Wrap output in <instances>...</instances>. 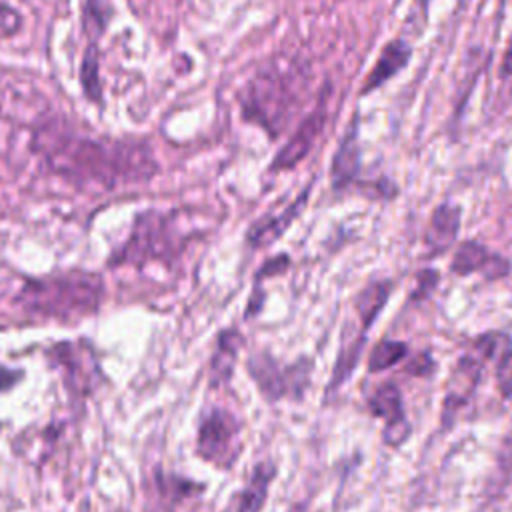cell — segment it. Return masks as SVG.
I'll return each instance as SVG.
<instances>
[{
	"label": "cell",
	"instance_id": "cell-10",
	"mask_svg": "<svg viewBox=\"0 0 512 512\" xmlns=\"http://www.w3.org/2000/svg\"><path fill=\"white\" fill-rule=\"evenodd\" d=\"M308 192H310V188H304V190L300 192V196H298L294 202H290L288 206H284V210H280L278 214L264 216V218L256 220V222L248 228L246 240H248L254 248H260V246H266V244H272L274 240H278V238L292 226V222L300 216V212L306 208Z\"/></svg>",
	"mask_w": 512,
	"mask_h": 512
},
{
	"label": "cell",
	"instance_id": "cell-25",
	"mask_svg": "<svg viewBox=\"0 0 512 512\" xmlns=\"http://www.w3.org/2000/svg\"><path fill=\"white\" fill-rule=\"evenodd\" d=\"M432 368H434V362H432V358H430V354L428 352H422V354H418L410 364H408V372L410 374H416V376H424V374H430L432 372Z\"/></svg>",
	"mask_w": 512,
	"mask_h": 512
},
{
	"label": "cell",
	"instance_id": "cell-17",
	"mask_svg": "<svg viewBox=\"0 0 512 512\" xmlns=\"http://www.w3.org/2000/svg\"><path fill=\"white\" fill-rule=\"evenodd\" d=\"M240 334L236 330H224L218 338V346H216V354L212 358V374L216 380H228L232 370H234V362L238 356V348H240Z\"/></svg>",
	"mask_w": 512,
	"mask_h": 512
},
{
	"label": "cell",
	"instance_id": "cell-21",
	"mask_svg": "<svg viewBox=\"0 0 512 512\" xmlns=\"http://www.w3.org/2000/svg\"><path fill=\"white\" fill-rule=\"evenodd\" d=\"M108 4L102 0H88L84 6V28L86 32H100L108 20Z\"/></svg>",
	"mask_w": 512,
	"mask_h": 512
},
{
	"label": "cell",
	"instance_id": "cell-9",
	"mask_svg": "<svg viewBox=\"0 0 512 512\" xmlns=\"http://www.w3.org/2000/svg\"><path fill=\"white\" fill-rule=\"evenodd\" d=\"M450 270L458 276H468L472 272H480L488 280H496L508 274L510 264L500 254L490 252L480 242H462L452 258Z\"/></svg>",
	"mask_w": 512,
	"mask_h": 512
},
{
	"label": "cell",
	"instance_id": "cell-2",
	"mask_svg": "<svg viewBox=\"0 0 512 512\" xmlns=\"http://www.w3.org/2000/svg\"><path fill=\"white\" fill-rule=\"evenodd\" d=\"M102 294L104 284L98 274L72 270L28 280L18 292V304L30 314L74 320L94 314Z\"/></svg>",
	"mask_w": 512,
	"mask_h": 512
},
{
	"label": "cell",
	"instance_id": "cell-16",
	"mask_svg": "<svg viewBox=\"0 0 512 512\" xmlns=\"http://www.w3.org/2000/svg\"><path fill=\"white\" fill-rule=\"evenodd\" d=\"M390 290L392 284L388 280H374L356 296V312L360 316L364 332L372 326V322L388 302Z\"/></svg>",
	"mask_w": 512,
	"mask_h": 512
},
{
	"label": "cell",
	"instance_id": "cell-24",
	"mask_svg": "<svg viewBox=\"0 0 512 512\" xmlns=\"http://www.w3.org/2000/svg\"><path fill=\"white\" fill-rule=\"evenodd\" d=\"M288 264H290L288 256H286V254H278V256H274V258L266 260V264L258 270L256 280H260L262 276H264V278H268V276H276V274L284 272V270L288 268Z\"/></svg>",
	"mask_w": 512,
	"mask_h": 512
},
{
	"label": "cell",
	"instance_id": "cell-22",
	"mask_svg": "<svg viewBox=\"0 0 512 512\" xmlns=\"http://www.w3.org/2000/svg\"><path fill=\"white\" fill-rule=\"evenodd\" d=\"M22 24V16L18 14V10H14L10 4L0 2V38L12 36L20 30Z\"/></svg>",
	"mask_w": 512,
	"mask_h": 512
},
{
	"label": "cell",
	"instance_id": "cell-8",
	"mask_svg": "<svg viewBox=\"0 0 512 512\" xmlns=\"http://www.w3.org/2000/svg\"><path fill=\"white\" fill-rule=\"evenodd\" d=\"M324 106L320 104L312 114H308L300 126L296 128V132L288 138V142L278 150V154L274 156L270 168L274 172L278 170H290L294 168L298 162H302L308 152L312 150V146L316 144L322 128H324Z\"/></svg>",
	"mask_w": 512,
	"mask_h": 512
},
{
	"label": "cell",
	"instance_id": "cell-12",
	"mask_svg": "<svg viewBox=\"0 0 512 512\" xmlns=\"http://www.w3.org/2000/svg\"><path fill=\"white\" fill-rule=\"evenodd\" d=\"M358 170H360V146H358V124L354 118L332 156V164H330L332 186L336 190L346 188L350 182L356 180Z\"/></svg>",
	"mask_w": 512,
	"mask_h": 512
},
{
	"label": "cell",
	"instance_id": "cell-27",
	"mask_svg": "<svg viewBox=\"0 0 512 512\" xmlns=\"http://www.w3.org/2000/svg\"><path fill=\"white\" fill-rule=\"evenodd\" d=\"M14 380H16V372L6 370V368H0V388L10 386Z\"/></svg>",
	"mask_w": 512,
	"mask_h": 512
},
{
	"label": "cell",
	"instance_id": "cell-5",
	"mask_svg": "<svg viewBox=\"0 0 512 512\" xmlns=\"http://www.w3.org/2000/svg\"><path fill=\"white\" fill-rule=\"evenodd\" d=\"M248 372L254 378L260 392L270 400H280L282 396H298L308 382L310 362L304 358L302 366L292 364L280 368L278 362L268 352H258L248 362Z\"/></svg>",
	"mask_w": 512,
	"mask_h": 512
},
{
	"label": "cell",
	"instance_id": "cell-1",
	"mask_svg": "<svg viewBox=\"0 0 512 512\" xmlns=\"http://www.w3.org/2000/svg\"><path fill=\"white\" fill-rule=\"evenodd\" d=\"M32 152L54 176L76 186L116 190L148 182L158 172L144 142L84 134L60 118L34 130Z\"/></svg>",
	"mask_w": 512,
	"mask_h": 512
},
{
	"label": "cell",
	"instance_id": "cell-11",
	"mask_svg": "<svg viewBox=\"0 0 512 512\" xmlns=\"http://www.w3.org/2000/svg\"><path fill=\"white\" fill-rule=\"evenodd\" d=\"M476 352L496 362V384L504 398H512V338L504 332L482 334L476 342Z\"/></svg>",
	"mask_w": 512,
	"mask_h": 512
},
{
	"label": "cell",
	"instance_id": "cell-18",
	"mask_svg": "<svg viewBox=\"0 0 512 512\" xmlns=\"http://www.w3.org/2000/svg\"><path fill=\"white\" fill-rule=\"evenodd\" d=\"M408 354V346L400 340H382L378 342L368 356V372H382L402 362Z\"/></svg>",
	"mask_w": 512,
	"mask_h": 512
},
{
	"label": "cell",
	"instance_id": "cell-20",
	"mask_svg": "<svg viewBox=\"0 0 512 512\" xmlns=\"http://www.w3.org/2000/svg\"><path fill=\"white\" fill-rule=\"evenodd\" d=\"M82 84H84L86 94H88L92 100H100L98 62H96V54H94L92 48L86 52V58H84V64H82Z\"/></svg>",
	"mask_w": 512,
	"mask_h": 512
},
{
	"label": "cell",
	"instance_id": "cell-14",
	"mask_svg": "<svg viewBox=\"0 0 512 512\" xmlns=\"http://www.w3.org/2000/svg\"><path fill=\"white\" fill-rule=\"evenodd\" d=\"M410 46L404 40H390L382 52L380 58L376 60L374 68L370 70V74L366 76L364 84H362V94H368L376 88H380L384 82H388L392 76H396L410 60Z\"/></svg>",
	"mask_w": 512,
	"mask_h": 512
},
{
	"label": "cell",
	"instance_id": "cell-3",
	"mask_svg": "<svg viewBox=\"0 0 512 512\" xmlns=\"http://www.w3.org/2000/svg\"><path fill=\"white\" fill-rule=\"evenodd\" d=\"M182 246L184 238L176 224V216L160 210H146L136 216L126 242L114 252L110 262L114 266H140L152 260L170 262Z\"/></svg>",
	"mask_w": 512,
	"mask_h": 512
},
{
	"label": "cell",
	"instance_id": "cell-13",
	"mask_svg": "<svg viewBox=\"0 0 512 512\" xmlns=\"http://www.w3.org/2000/svg\"><path fill=\"white\" fill-rule=\"evenodd\" d=\"M458 230H460V208L450 204H440L434 208L430 216L424 242L432 254L446 252L456 242Z\"/></svg>",
	"mask_w": 512,
	"mask_h": 512
},
{
	"label": "cell",
	"instance_id": "cell-7",
	"mask_svg": "<svg viewBox=\"0 0 512 512\" xmlns=\"http://www.w3.org/2000/svg\"><path fill=\"white\" fill-rule=\"evenodd\" d=\"M368 406L374 416L384 418V442L392 448L400 446L408 434H410V424L404 414L402 406V394L394 382H384L380 384L374 394L368 400Z\"/></svg>",
	"mask_w": 512,
	"mask_h": 512
},
{
	"label": "cell",
	"instance_id": "cell-19",
	"mask_svg": "<svg viewBox=\"0 0 512 512\" xmlns=\"http://www.w3.org/2000/svg\"><path fill=\"white\" fill-rule=\"evenodd\" d=\"M366 342V336L360 334L356 336V340H352L350 344H346L342 348V352L338 354V360H336V366H334V372H332V380H330V388H338L350 374L352 370L356 368V362H358V354L362 350Z\"/></svg>",
	"mask_w": 512,
	"mask_h": 512
},
{
	"label": "cell",
	"instance_id": "cell-15",
	"mask_svg": "<svg viewBox=\"0 0 512 512\" xmlns=\"http://www.w3.org/2000/svg\"><path fill=\"white\" fill-rule=\"evenodd\" d=\"M274 474H276V468L270 462L256 464L246 488L240 492L236 512H260L266 502L268 486H270Z\"/></svg>",
	"mask_w": 512,
	"mask_h": 512
},
{
	"label": "cell",
	"instance_id": "cell-26",
	"mask_svg": "<svg viewBox=\"0 0 512 512\" xmlns=\"http://www.w3.org/2000/svg\"><path fill=\"white\" fill-rule=\"evenodd\" d=\"M502 76H512V40L504 52V60H502V68H500Z\"/></svg>",
	"mask_w": 512,
	"mask_h": 512
},
{
	"label": "cell",
	"instance_id": "cell-6",
	"mask_svg": "<svg viewBox=\"0 0 512 512\" xmlns=\"http://www.w3.org/2000/svg\"><path fill=\"white\" fill-rule=\"evenodd\" d=\"M238 442V422L226 410H212L206 414L198 428V454L214 464H226L234 458Z\"/></svg>",
	"mask_w": 512,
	"mask_h": 512
},
{
	"label": "cell",
	"instance_id": "cell-4",
	"mask_svg": "<svg viewBox=\"0 0 512 512\" xmlns=\"http://www.w3.org/2000/svg\"><path fill=\"white\" fill-rule=\"evenodd\" d=\"M240 102L248 122L260 124L270 134H278L296 102L294 76L282 70H262L246 84Z\"/></svg>",
	"mask_w": 512,
	"mask_h": 512
},
{
	"label": "cell",
	"instance_id": "cell-23",
	"mask_svg": "<svg viewBox=\"0 0 512 512\" xmlns=\"http://www.w3.org/2000/svg\"><path fill=\"white\" fill-rule=\"evenodd\" d=\"M440 276L436 270H430V268H424L418 272L416 276V290L412 292V300H422L426 298L438 284Z\"/></svg>",
	"mask_w": 512,
	"mask_h": 512
}]
</instances>
